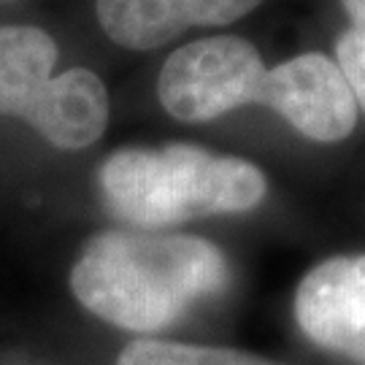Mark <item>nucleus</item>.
<instances>
[{"mask_svg":"<svg viewBox=\"0 0 365 365\" xmlns=\"http://www.w3.org/2000/svg\"><path fill=\"white\" fill-rule=\"evenodd\" d=\"M225 282L227 262L214 244L141 230L95 235L71 271V289L87 312L135 333L168 327Z\"/></svg>","mask_w":365,"mask_h":365,"instance_id":"nucleus-1","label":"nucleus"},{"mask_svg":"<svg viewBox=\"0 0 365 365\" xmlns=\"http://www.w3.org/2000/svg\"><path fill=\"white\" fill-rule=\"evenodd\" d=\"M265 176L241 157L190 144L119 149L101 165V192L119 220L168 227L211 214H238L265 197Z\"/></svg>","mask_w":365,"mask_h":365,"instance_id":"nucleus-2","label":"nucleus"},{"mask_svg":"<svg viewBox=\"0 0 365 365\" xmlns=\"http://www.w3.org/2000/svg\"><path fill=\"white\" fill-rule=\"evenodd\" d=\"M57 57L38 27H0V117L25 119L57 149H84L106 130L108 92L87 68L52 76Z\"/></svg>","mask_w":365,"mask_h":365,"instance_id":"nucleus-3","label":"nucleus"},{"mask_svg":"<svg viewBox=\"0 0 365 365\" xmlns=\"http://www.w3.org/2000/svg\"><path fill=\"white\" fill-rule=\"evenodd\" d=\"M265 78L260 52L244 38L214 36L170 54L157 78L160 103L182 122H209L257 103Z\"/></svg>","mask_w":365,"mask_h":365,"instance_id":"nucleus-4","label":"nucleus"},{"mask_svg":"<svg viewBox=\"0 0 365 365\" xmlns=\"http://www.w3.org/2000/svg\"><path fill=\"white\" fill-rule=\"evenodd\" d=\"M257 103L271 106L295 130L319 144L346 138L357 122V101L341 68L317 52L265 71Z\"/></svg>","mask_w":365,"mask_h":365,"instance_id":"nucleus-5","label":"nucleus"},{"mask_svg":"<svg viewBox=\"0 0 365 365\" xmlns=\"http://www.w3.org/2000/svg\"><path fill=\"white\" fill-rule=\"evenodd\" d=\"M295 317L317 346L365 365V255L312 268L295 295Z\"/></svg>","mask_w":365,"mask_h":365,"instance_id":"nucleus-6","label":"nucleus"},{"mask_svg":"<svg viewBox=\"0 0 365 365\" xmlns=\"http://www.w3.org/2000/svg\"><path fill=\"white\" fill-rule=\"evenodd\" d=\"M262 0H98V22L106 36L135 52L160 49L182 30L230 25Z\"/></svg>","mask_w":365,"mask_h":365,"instance_id":"nucleus-7","label":"nucleus"},{"mask_svg":"<svg viewBox=\"0 0 365 365\" xmlns=\"http://www.w3.org/2000/svg\"><path fill=\"white\" fill-rule=\"evenodd\" d=\"M117 365H279L257 354L220 349V346H192L176 341H133L119 354Z\"/></svg>","mask_w":365,"mask_h":365,"instance_id":"nucleus-8","label":"nucleus"},{"mask_svg":"<svg viewBox=\"0 0 365 365\" xmlns=\"http://www.w3.org/2000/svg\"><path fill=\"white\" fill-rule=\"evenodd\" d=\"M336 52H339L336 66L341 68V73L346 78L354 101L365 108V27H346L336 43Z\"/></svg>","mask_w":365,"mask_h":365,"instance_id":"nucleus-9","label":"nucleus"},{"mask_svg":"<svg viewBox=\"0 0 365 365\" xmlns=\"http://www.w3.org/2000/svg\"><path fill=\"white\" fill-rule=\"evenodd\" d=\"M341 3L352 16V25L365 27V0H341Z\"/></svg>","mask_w":365,"mask_h":365,"instance_id":"nucleus-10","label":"nucleus"}]
</instances>
